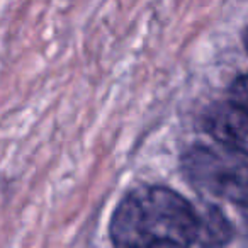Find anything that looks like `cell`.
<instances>
[{"label":"cell","mask_w":248,"mask_h":248,"mask_svg":"<svg viewBox=\"0 0 248 248\" xmlns=\"http://www.w3.org/2000/svg\"><path fill=\"white\" fill-rule=\"evenodd\" d=\"M204 129L219 145L248 155V112L234 104H216L204 116Z\"/></svg>","instance_id":"cell-3"},{"label":"cell","mask_w":248,"mask_h":248,"mask_svg":"<svg viewBox=\"0 0 248 248\" xmlns=\"http://www.w3.org/2000/svg\"><path fill=\"white\" fill-rule=\"evenodd\" d=\"M182 172L192 186L248 209V155L217 143L194 145L182 155Z\"/></svg>","instance_id":"cell-2"},{"label":"cell","mask_w":248,"mask_h":248,"mask_svg":"<svg viewBox=\"0 0 248 248\" xmlns=\"http://www.w3.org/2000/svg\"><path fill=\"white\" fill-rule=\"evenodd\" d=\"M201 214L179 192L143 186L117 204L109 224L117 247H187L196 245Z\"/></svg>","instance_id":"cell-1"},{"label":"cell","mask_w":248,"mask_h":248,"mask_svg":"<svg viewBox=\"0 0 248 248\" xmlns=\"http://www.w3.org/2000/svg\"><path fill=\"white\" fill-rule=\"evenodd\" d=\"M243 46H245V49H247V53H248V28L245 29V32H243Z\"/></svg>","instance_id":"cell-6"},{"label":"cell","mask_w":248,"mask_h":248,"mask_svg":"<svg viewBox=\"0 0 248 248\" xmlns=\"http://www.w3.org/2000/svg\"><path fill=\"white\" fill-rule=\"evenodd\" d=\"M230 102L248 112V73L240 75L230 89Z\"/></svg>","instance_id":"cell-5"},{"label":"cell","mask_w":248,"mask_h":248,"mask_svg":"<svg viewBox=\"0 0 248 248\" xmlns=\"http://www.w3.org/2000/svg\"><path fill=\"white\" fill-rule=\"evenodd\" d=\"M231 238V226L228 219L216 209L201 214V230L197 245H223Z\"/></svg>","instance_id":"cell-4"}]
</instances>
